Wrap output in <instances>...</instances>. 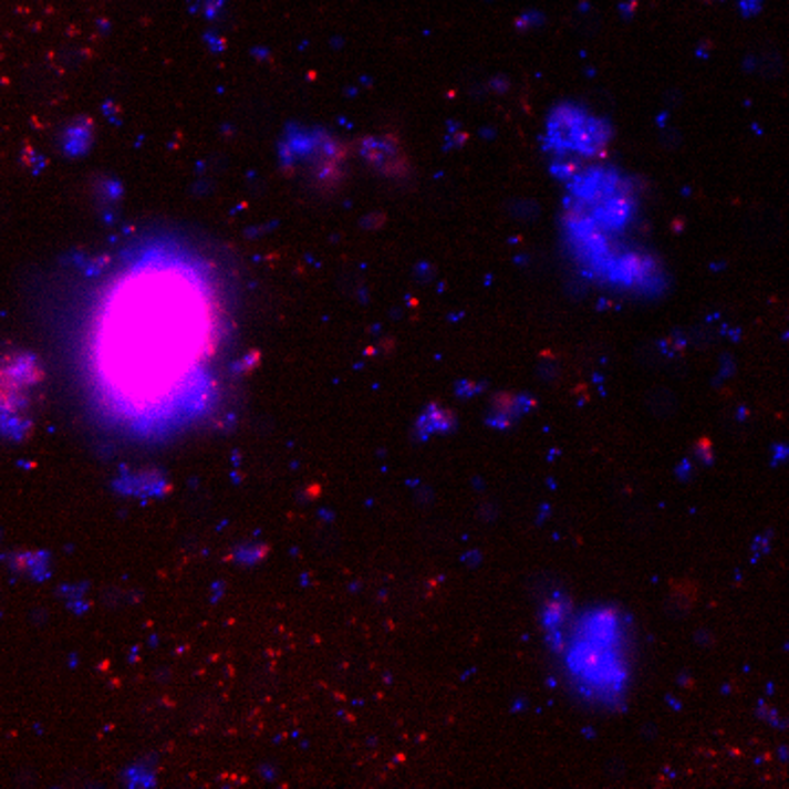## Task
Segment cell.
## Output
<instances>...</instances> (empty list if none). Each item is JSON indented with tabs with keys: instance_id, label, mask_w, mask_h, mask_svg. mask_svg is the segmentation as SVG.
<instances>
[{
	"instance_id": "6da1fadb",
	"label": "cell",
	"mask_w": 789,
	"mask_h": 789,
	"mask_svg": "<svg viewBox=\"0 0 789 789\" xmlns=\"http://www.w3.org/2000/svg\"><path fill=\"white\" fill-rule=\"evenodd\" d=\"M643 185L619 167L588 165L568 183L564 203L565 237H621L641 214Z\"/></svg>"
},
{
	"instance_id": "7a4b0ae2",
	"label": "cell",
	"mask_w": 789,
	"mask_h": 789,
	"mask_svg": "<svg viewBox=\"0 0 789 789\" xmlns=\"http://www.w3.org/2000/svg\"><path fill=\"white\" fill-rule=\"evenodd\" d=\"M612 136L608 116L579 102H560L547 116L542 147L549 156H579L592 163L608 152Z\"/></svg>"
},
{
	"instance_id": "3957f363",
	"label": "cell",
	"mask_w": 789,
	"mask_h": 789,
	"mask_svg": "<svg viewBox=\"0 0 789 789\" xmlns=\"http://www.w3.org/2000/svg\"><path fill=\"white\" fill-rule=\"evenodd\" d=\"M744 232L755 246H775L786 235V222L772 207H757L748 214Z\"/></svg>"
},
{
	"instance_id": "277c9868",
	"label": "cell",
	"mask_w": 789,
	"mask_h": 789,
	"mask_svg": "<svg viewBox=\"0 0 789 789\" xmlns=\"http://www.w3.org/2000/svg\"><path fill=\"white\" fill-rule=\"evenodd\" d=\"M744 66H746L748 73H757L761 77L772 80V77H779L783 73V58L777 51L766 49L761 53H750L746 58Z\"/></svg>"
},
{
	"instance_id": "5b68a950",
	"label": "cell",
	"mask_w": 789,
	"mask_h": 789,
	"mask_svg": "<svg viewBox=\"0 0 789 789\" xmlns=\"http://www.w3.org/2000/svg\"><path fill=\"white\" fill-rule=\"evenodd\" d=\"M761 2H764V0H741L739 4H741L744 15H752V13H757V11L761 9Z\"/></svg>"
}]
</instances>
